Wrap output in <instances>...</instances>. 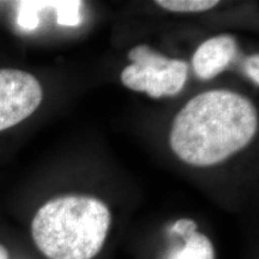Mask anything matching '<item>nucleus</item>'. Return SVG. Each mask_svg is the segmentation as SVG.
<instances>
[{
    "label": "nucleus",
    "mask_w": 259,
    "mask_h": 259,
    "mask_svg": "<svg viewBox=\"0 0 259 259\" xmlns=\"http://www.w3.org/2000/svg\"><path fill=\"white\" fill-rule=\"evenodd\" d=\"M0 259H9V251L0 244Z\"/></svg>",
    "instance_id": "obj_12"
},
{
    "label": "nucleus",
    "mask_w": 259,
    "mask_h": 259,
    "mask_svg": "<svg viewBox=\"0 0 259 259\" xmlns=\"http://www.w3.org/2000/svg\"><path fill=\"white\" fill-rule=\"evenodd\" d=\"M236 51V41L231 35L223 34L209 38L194 52L192 58L194 73L203 80L215 78L229 66Z\"/></svg>",
    "instance_id": "obj_5"
},
{
    "label": "nucleus",
    "mask_w": 259,
    "mask_h": 259,
    "mask_svg": "<svg viewBox=\"0 0 259 259\" xmlns=\"http://www.w3.org/2000/svg\"><path fill=\"white\" fill-rule=\"evenodd\" d=\"M189 65L184 60L171 59L166 67L131 64L121 72V82L128 89L144 92L153 99L174 96L181 92L187 79Z\"/></svg>",
    "instance_id": "obj_4"
},
{
    "label": "nucleus",
    "mask_w": 259,
    "mask_h": 259,
    "mask_svg": "<svg viewBox=\"0 0 259 259\" xmlns=\"http://www.w3.org/2000/svg\"><path fill=\"white\" fill-rule=\"evenodd\" d=\"M160 8L171 12H202L215 8L218 0H158Z\"/></svg>",
    "instance_id": "obj_9"
},
{
    "label": "nucleus",
    "mask_w": 259,
    "mask_h": 259,
    "mask_svg": "<svg viewBox=\"0 0 259 259\" xmlns=\"http://www.w3.org/2000/svg\"><path fill=\"white\" fill-rule=\"evenodd\" d=\"M41 101V84L31 73L0 69V132L29 118Z\"/></svg>",
    "instance_id": "obj_3"
},
{
    "label": "nucleus",
    "mask_w": 259,
    "mask_h": 259,
    "mask_svg": "<svg viewBox=\"0 0 259 259\" xmlns=\"http://www.w3.org/2000/svg\"><path fill=\"white\" fill-rule=\"evenodd\" d=\"M82 3L77 0H64V2H50V8L57 11V22L65 27H77L82 22L80 16Z\"/></svg>",
    "instance_id": "obj_7"
},
{
    "label": "nucleus",
    "mask_w": 259,
    "mask_h": 259,
    "mask_svg": "<svg viewBox=\"0 0 259 259\" xmlns=\"http://www.w3.org/2000/svg\"><path fill=\"white\" fill-rule=\"evenodd\" d=\"M112 218L102 200L90 196H61L35 213L31 235L48 259H93L105 244Z\"/></svg>",
    "instance_id": "obj_2"
},
{
    "label": "nucleus",
    "mask_w": 259,
    "mask_h": 259,
    "mask_svg": "<svg viewBox=\"0 0 259 259\" xmlns=\"http://www.w3.org/2000/svg\"><path fill=\"white\" fill-rule=\"evenodd\" d=\"M50 8V2H22L18 6L17 23L23 30H35L40 23L38 11Z\"/></svg>",
    "instance_id": "obj_8"
},
{
    "label": "nucleus",
    "mask_w": 259,
    "mask_h": 259,
    "mask_svg": "<svg viewBox=\"0 0 259 259\" xmlns=\"http://www.w3.org/2000/svg\"><path fill=\"white\" fill-rule=\"evenodd\" d=\"M185 246L170 254L169 259H215V251L210 239L198 232H192L184 236Z\"/></svg>",
    "instance_id": "obj_6"
},
{
    "label": "nucleus",
    "mask_w": 259,
    "mask_h": 259,
    "mask_svg": "<svg viewBox=\"0 0 259 259\" xmlns=\"http://www.w3.org/2000/svg\"><path fill=\"white\" fill-rule=\"evenodd\" d=\"M259 56L258 54H251L245 59L244 63V67H245V72L247 73V76L253 80L255 83V85L259 84Z\"/></svg>",
    "instance_id": "obj_10"
},
{
    "label": "nucleus",
    "mask_w": 259,
    "mask_h": 259,
    "mask_svg": "<svg viewBox=\"0 0 259 259\" xmlns=\"http://www.w3.org/2000/svg\"><path fill=\"white\" fill-rule=\"evenodd\" d=\"M258 124V112L247 97L231 90H210L180 109L171 125L169 144L191 166H213L247 147Z\"/></svg>",
    "instance_id": "obj_1"
},
{
    "label": "nucleus",
    "mask_w": 259,
    "mask_h": 259,
    "mask_svg": "<svg viewBox=\"0 0 259 259\" xmlns=\"http://www.w3.org/2000/svg\"><path fill=\"white\" fill-rule=\"evenodd\" d=\"M197 231V223L190 219H181L179 221L174 223L171 227V232L177 233L181 236L189 235L190 233Z\"/></svg>",
    "instance_id": "obj_11"
}]
</instances>
